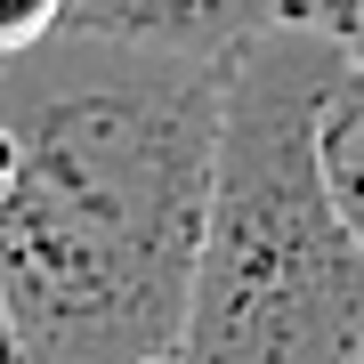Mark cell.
Returning <instances> with one entry per match:
<instances>
[{
	"instance_id": "7",
	"label": "cell",
	"mask_w": 364,
	"mask_h": 364,
	"mask_svg": "<svg viewBox=\"0 0 364 364\" xmlns=\"http://www.w3.org/2000/svg\"><path fill=\"white\" fill-rule=\"evenodd\" d=\"M0 364H25V348H16V324H9V291H0Z\"/></svg>"
},
{
	"instance_id": "2",
	"label": "cell",
	"mask_w": 364,
	"mask_h": 364,
	"mask_svg": "<svg viewBox=\"0 0 364 364\" xmlns=\"http://www.w3.org/2000/svg\"><path fill=\"white\" fill-rule=\"evenodd\" d=\"M324 25H275L227 57V122L178 364H356L364 243L316 162V105L340 73Z\"/></svg>"
},
{
	"instance_id": "8",
	"label": "cell",
	"mask_w": 364,
	"mask_h": 364,
	"mask_svg": "<svg viewBox=\"0 0 364 364\" xmlns=\"http://www.w3.org/2000/svg\"><path fill=\"white\" fill-rule=\"evenodd\" d=\"M170 364H178V356H170Z\"/></svg>"
},
{
	"instance_id": "5",
	"label": "cell",
	"mask_w": 364,
	"mask_h": 364,
	"mask_svg": "<svg viewBox=\"0 0 364 364\" xmlns=\"http://www.w3.org/2000/svg\"><path fill=\"white\" fill-rule=\"evenodd\" d=\"M57 25H65V0H0V57L49 41Z\"/></svg>"
},
{
	"instance_id": "1",
	"label": "cell",
	"mask_w": 364,
	"mask_h": 364,
	"mask_svg": "<svg viewBox=\"0 0 364 364\" xmlns=\"http://www.w3.org/2000/svg\"><path fill=\"white\" fill-rule=\"evenodd\" d=\"M227 57L49 33L0 57V291L25 364H170L203 267Z\"/></svg>"
},
{
	"instance_id": "3",
	"label": "cell",
	"mask_w": 364,
	"mask_h": 364,
	"mask_svg": "<svg viewBox=\"0 0 364 364\" xmlns=\"http://www.w3.org/2000/svg\"><path fill=\"white\" fill-rule=\"evenodd\" d=\"M308 0H65L57 33L138 41V49H186V57H235L243 41L275 25H299Z\"/></svg>"
},
{
	"instance_id": "9",
	"label": "cell",
	"mask_w": 364,
	"mask_h": 364,
	"mask_svg": "<svg viewBox=\"0 0 364 364\" xmlns=\"http://www.w3.org/2000/svg\"><path fill=\"white\" fill-rule=\"evenodd\" d=\"M356 364H364V356H356Z\"/></svg>"
},
{
	"instance_id": "4",
	"label": "cell",
	"mask_w": 364,
	"mask_h": 364,
	"mask_svg": "<svg viewBox=\"0 0 364 364\" xmlns=\"http://www.w3.org/2000/svg\"><path fill=\"white\" fill-rule=\"evenodd\" d=\"M316 162H324V186H332L340 219H348L356 243H364V49H348L340 73L324 81V105H316Z\"/></svg>"
},
{
	"instance_id": "6",
	"label": "cell",
	"mask_w": 364,
	"mask_h": 364,
	"mask_svg": "<svg viewBox=\"0 0 364 364\" xmlns=\"http://www.w3.org/2000/svg\"><path fill=\"white\" fill-rule=\"evenodd\" d=\"M308 25H324L340 49H364V0H308Z\"/></svg>"
}]
</instances>
